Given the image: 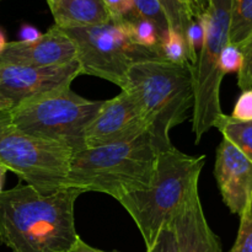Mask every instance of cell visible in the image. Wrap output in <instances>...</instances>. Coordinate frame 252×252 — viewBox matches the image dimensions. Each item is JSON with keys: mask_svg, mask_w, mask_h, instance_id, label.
Instances as JSON below:
<instances>
[{"mask_svg": "<svg viewBox=\"0 0 252 252\" xmlns=\"http://www.w3.org/2000/svg\"><path fill=\"white\" fill-rule=\"evenodd\" d=\"M84 192L63 189L41 194L17 185L0 194V241L12 252H68L79 235L74 207Z\"/></svg>", "mask_w": 252, "mask_h": 252, "instance_id": "6da1fadb", "label": "cell"}, {"mask_svg": "<svg viewBox=\"0 0 252 252\" xmlns=\"http://www.w3.org/2000/svg\"><path fill=\"white\" fill-rule=\"evenodd\" d=\"M161 150L149 132L126 142L73 153L66 189L101 192L120 201L150 186Z\"/></svg>", "mask_w": 252, "mask_h": 252, "instance_id": "7a4b0ae2", "label": "cell"}, {"mask_svg": "<svg viewBox=\"0 0 252 252\" xmlns=\"http://www.w3.org/2000/svg\"><path fill=\"white\" fill-rule=\"evenodd\" d=\"M139 106L148 132L160 150L171 147L170 130L185 122L193 106V65L164 59H145L132 64L126 88Z\"/></svg>", "mask_w": 252, "mask_h": 252, "instance_id": "3957f363", "label": "cell"}, {"mask_svg": "<svg viewBox=\"0 0 252 252\" xmlns=\"http://www.w3.org/2000/svg\"><path fill=\"white\" fill-rule=\"evenodd\" d=\"M204 164L206 155H187L171 145L159 153L150 186L118 201L139 229L147 250L198 185Z\"/></svg>", "mask_w": 252, "mask_h": 252, "instance_id": "277c9868", "label": "cell"}, {"mask_svg": "<svg viewBox=\"0 0 252 252\" xmlns=\"http://www.w3.org/2000/svg\"><path fill=\"white\" fill-rule=\"evenodd\" d=\"M102 102L83 97L65 86L21 101L7 115L22 132L63 144L75 153L85 149L84 134Z\"/></svg>", "mask_w": 252, "mask_h": 252, "instance_id": "5b68a950", "label": "cell"}, {"mask_svg": "<svg viewBox=\"0 0 252 252\" xmlns=\"http://www.w3.org/2000/svg\"><path fill=\"white\" fill-rule=\"evenodd\" d=\"M0 111V161L41 194L66 189L73 150L59 143L22 132Z\"/></svg>", "mask_w": 252, "mask_h": 252, "instance_id": "8992f818", "label": "cell"}, {"mask_svg": "<svg viewBox=\"0 0 252 252\" xmlns=\"http://www.w3.org/2000/svg\"><path fill=\"white\" fill-rule=\"evenodd\" d=\"M202 19L206 37L193 65L192 130L196 143L201 142L224 113L220 105V86L224 78L220 54L229 43L230 0H209Z\"/></svg>", "mask_w": 252, "mask_h": 252, "instance_id": "52a82bcc", "label": "cell"}, {"mask_svg": "<svg viewBox=\"0 0 252 252\" xmlns=\"http://www.w3.org/2000/svg\"><path fill=\"white\" fill-rule=\"evenodd\" d=\"M62 30L74 43L81 74L111 81L122 90L132 64L145 59H161L158 52L132 41L125 21L111 20L106 24Z\"/></svg>", "mask_w": 252, "mask_h": 252, "instance_id": "ba28073f", "label": "cell"}, {"mask_svg": "<svg viewBox=\"0 0 252 252\" xmlns=\"http://www.w3.org/2000/svg\"><path fill=\"white\" fill-rule=\"evenodd\" d=\"M148 132V125L133 96L121 91L117 96L103 100L84 134L85 148L126 142Z\"/></svg>", "mask_w": 252, "mask_h": 252, "instance_id": "9c48e42d", "label": "cell"}, {"mask_svg": "<svg viewBox=\"0 0 252 252\" xmlns=\"http://www.w3.org/2000/svg\"><path fill=\"white\" fill-rule=\"evenodd\" d=\"M79 75L81 70L76 59L53 66L0 64V94L15 106L33 96L70 86Z\"/></svg>", "mask_w": 252, "mask_h": 252, "instance_id": "30bf717a", "label": "cell"}, {"mask_svg": "<svg viewBox=\"0 0 252 252\" xmlns=\"http://www.w3.org/2000/svg\"><path fill=\"white\" fill-rule=\"evenodd\" d=\"M214 177L225 206L240 217L252 202V162L224 138L217 148Z\"/></svg>", "mask_w": 252, "mask_h": 252, "instance_id": "8fae6325", "label": "cell"}, {"mask_svg": "<svg viewBox=\"0 0 252 252\" xmlns=\"http://www.w3.org/2000/svg\"><path fill=\"white\" fill-rule=\"evenodd\" d=\"M76 59L74 43L61 27L53 26L34 42H7L0 64L24 66L63 65Z\"/></svg>", "mask_w": 252, "mask_h": 252, "instance_id": "7c38bea8", "label": "cell"}, {"mask_svg": "<svg viewBox=\"0 0 252 252\" xmlns=\"http://www.w3.org/2000/svg\"><path fill=\"white\" fill-rule=\"evenodd\" d=\"M177 252H221L219 238L207 221L198 185L193 186L172 217L171 224Z\"/></svg>", "mask_w": 252, "mask_h": 252, "instance_id": "4fadbf2b", "label": "cell"}, {"mask_svg": "<svg viewBox=\"0 0 252 252\" xmlns=\"http://www.w3.org/2000/svg\"><path fill=\"white\" fill-rule=\"evenodd\" d=\"M49 9L54 25L61 29L93 26L112 20L103 0H54Z\"/></svg>", "mask_w": 252, "mask_h": 252, "instance_id": "5bb4252c", "label": "cell"}, {"mask_svg": "<svg viewBox=\"0 0 252 252\" xmlns=\"http://www.w3.org/2000/svg\"><path fill=\"white\" fill-rule=\"evenodd\" d=\"M214 127L252 162V121L241 122L223 113Z\"/></svg>", "mask_w": 252, "mask_h": 252, "instance_id": "9a60e30c", "label": "cell"}, {"mask_svg": "<svg viewBox=\"0 0 252 252\" xmlns=\"http://www.w3.org/2000/svg\"><path fill=\"white\" fill-rule=\"evenodd\" d=\"M252 34V0H230L229 43L241 47Z\"/></svg>", "mask_w": 252, "mask_h": 252, "instance_id": "2e32d148", "label": "cell"}, {"mask_svg": "<svg viewBox=\"0 0 252 252\" xmlns=\"http://www.w3.org/2000/svg\"><path fill=\"white\" fill-rule=\"evenodd\" d=\"M160 58L174 64H192L186 38L180 32L169 29L162 36L158 48Z\"/></svg>", "mask_w": 252, "mask_h": 252, "instance_id": "e0dca14e", "label": "cell"}, {"mask_svg": "<svg viewBox=\"0 0 252 252\" xmlns=\"http://www.w3.org/2000/svg\"><path fill=\"white\" fill-rule=\"evenodd\" d=\"M123 21L127 25L130 38L135 44L143 47V48L158 52L161 36H160L158 27L152 21L138 17L135 15L130 19L123 20Z\"/></svg>", "mask_w": 252, "mask_h": 252, "instance_id": "ac0fdd59", "label": "cell"}, {"mask_svg": "<svg viewBox=\"0 0 252 252\" xmlns=\"http://www.w3.org/2000/svg\"><path fill=\"white\" fill-rule=\"evenodd\" d=\"M159 2L169 22V29L185 36L189 22L194 19L186 2L184 0H159Z\"/></svg>", "mask_w": 252, "mask_h": 252, "instance_id": "d6986e66", "label": "cell"}, {"mask_svg": "<svg viewBox=\"0 0 252 252\" xmlns=\"http://www.w3.org/2000/svg\"><path fill=\"white\" fill-rule=\"evenodd\" d=\"M133 4H134L135 16L152 21L158 27L162 38V36L169 30V22L159 0H133Z\"/></svg>", "mask_w": 252, "mask_h": 252, "instance_id": "ffe728a7", "label": "cell"}, {"mask_svg": "<svg viewBox=\"0 0 252 252\" xmlns=\"http://www.w3.org/2000/svg\"><path fill=\"white\" fill-rule=\"evenodd\" d=\"M229 252H252V202L240 216L238 236Z\"/></svg>", "mask_w": 252, "mask_h": 252, "instance_id": "44dd1931", "label": "cell"}, {"mask_svg": "<svg viewBox=\"0 0 252 252\" xmlns=\"http://www.w3.org/2000/svg\"><path fill=\"white\" fill-rule=\"evenodd\" d=\"M204 37H206V26H204L203 19H202V16L194 17L189 22L186 33H185V38H186L187 46H189L191 61L193 65L196 63L197 58H198V53L204 43Z\"/></svg>", "mask_w": 252, "mask_h": 252, "instance_id": "7402d4cb", "label": "cell"}, {"mask_svg": "<svg viewBox=\"0 0 252 252\" xmlns=\"http://www.w3.org/2000/svg\"><path fill=\"white\" fill-rule=\"evenodd\" d=\"M239 48L243 53V66L238 73V85L243 91L252 90V34Z\"/></svg>", "mask_w": 252, "mask_h": 252, "instance_id": "603a6c76", "label": "cell"}, {"mask_svg": "<svg viewBox=\"0 0 252 252\" xmlns=\"http://www.w3.org/2000/svg\"><path fill=\"white\" fill-rule=\"evenodd\" d=\"M243 66V53L238 46L228 43L220 54V68L224 75L229 73H239Z\"/></svg>", "mask_w": 252, "mask_h": 252, "instance_id": "cb8c5ba5", "label": "cell"}, {"mask_svg": "<svg viewBox=\"0 0 252 252\" xmlns=\"http://www.w3.org/2000/svg\"><path fill=\"white\" fill-rule=\"evenodd\" d=\"M112 20L123 21L134 16L133 0H103Z\"/></svg>", "mask_w": 252, "mask_h": 252, "instance_id": "d4e9b609", "label": "cell"}, {"mask_svg": "<svg viewBox=\"0 0 252 252\" xmlns=\"http://www.w3.org/2000/svg\"><path fill=\"white\" fill-rule=\"evenodd\" d=\"M230 117L241 122L252 121V90H245L241 93L236 100Z\"/></svg>", "mask_w": 252, "mask_h": 252, "instance_id": "484cf974", "label": "cell"}, {"mask_svg": "<svg viewBox=\"0 0 252 252\" xmlns=\"http://www.w3.org/2000/svg\"><path fill=\"white\" fill-rule=\"evenodd\" d=\"M147 252H177L176 240L171 226H166L160 231L152 248L148 249Z\"/></svg>", "mask_w": 252, "mask_h": 252, "instance_id": "4316f807", "label": "cell"}, {"mask_svg": "<svg viewBox=\"0 0 252 252\" xmlns=\"http://www.w3.org/2000/svg\"><path fill=\"white\" fill-rule=\"evenodd\" d=\"M42 34L43 33H41L37 27L32 26V25H29V24H24L21 27H20L19 39H17V41L34 42L37 41V39L41 38Z\"/></svg>", "mask_w": 252, "mask_h": 252, "instance_id": "83f0119b", "label": "cell"}, {"mask_svg": "<svg viewBox=\"0 0 252 252\" xmlns=\"http://www.w3.org/2000/svg\"><path fill=\"white\" fill-rule=\"evenodd\" d=\"M68 252H117V251H103V250H100V249L93 248V246H90L89 244H86L85 241H83L80 238H79L78 241L75 243V245H74Z\"/></svg>", "mask_w": 252, "mask_h": 252, "instance_id": "f1b7e54d", "label": "cell"}, {"mask_svg": "<svg viewBox=\"0 0 252 252\" xmlns=\"http://www.w3.org/2000/svg\"><path fill=\"white\" fill-rule=\"evenodd\" d=\"M196 1V9H197V17L202 16L206 11L207 6L209 4V0H194Z\"/></svg>", "mask_w": 252, "mask_h": 252, "instance_id": "f546056e", "label": "cell"}, {"mask_svg": "<svg viewBox=\"0 0 252 252\" xmlns=\"http://www.w3.org/2000/svg\"><path fill=\"white\" fill-rule=\"evenodd\" d=\"M6 172H7V167L0 161V194L1 192L4 191V184H5V177H6Z\"/></svg>", "mask_w": 252, "mask_h": 252, "instance_id": "4dcf8cb0", "label": "cell"}, {"mask_svg": "<svg viewBox=\"0 0 252 252\" xmlns=\"http://www.w3.org/2000/svg\"><path fill=\"white\" fill-rule=\"evenodd\" d=\"M12 103L10 102L7 98H5L4 96L0 94V111H6V110H10V108H12Z\"/></svg>", "mask_w": 252, "mask_h": 252, "instance_id": "1f68e13d", "label": "cell"}, {"mask_svg": "<svg viewBox=\"0 0 252 252\" xmlns=\"http://www.w3.org/2000/svg\"><path fill=\"white\" fill-rule=\"evenodd\" d=\"M185 2H186L187 6L189 7V10H191L192 15H193V17H197V9H196V1L194 0H184Z\"/></svg>", "mask_w": 252, "mask_h": 252, "instance_id": "d6a6232c", "label": "cell"}, {"mask_svg": "<svg viewBox=\"0 0 252 252\" xmlns=\"http://www.w3.org/2000/svg\"><path fill=\"white\" fill-rule=\"evenodd\" d=\"M6 43H7V41H6V37H5V33L2 32V30L0 29V53L4 51Z\"/></svg>", "mask_w": 252, "mask_h": 252, "instance_id": "836d02e7", "label": "cell"}, {"mask_svg": "<svg viewBox=\"0 0 252 252\" xmlns=\"http://www.w3.org/2000/svg\"><path fill=\"white\" fill-rule=\"evenodd\" d=\"M46 1H47V4H48V6H49V7H51V6H52V5H53L54 0H46Z\"/></svg>", "mask_w": 252, "mask_h": 252, "instance_id": "e575fe53", "label": "cell"}]
</instances>
